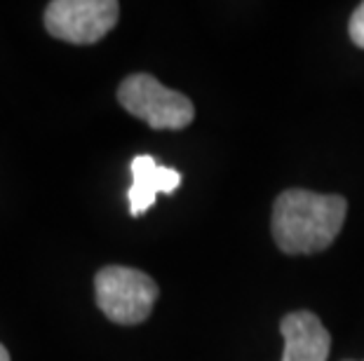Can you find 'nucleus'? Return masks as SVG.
Wrapping results in <instances>:
<instances>
[{"mask_svg": "<svg viewBox=\"0 0 364 361\" xmlns=\"http://www.w3.org/2000/svg\"><path fill=\"white\" fill-rule=\"evenodd\" d=\"M348 202L341 195H320L291 188L273 206V237L284 253H317L331 247L346 223Z\"/></svg>", "mask_w": 364, "mask_h": 361, "instance_id": "nucleus-1", "label": "nucleus"}, {"mask_svg": "<svg viewBox=\"0 0 364 361\" xmlns=\"http://www.w3.org/2000/svg\"><path fill=\"white\" fill-rule=\"evenodd\" d=\"M99 310L115 324L134 326L149 319L160 291L149 274L125 265L102 267L95 277Z\"/></svg>", "mask_w": 364, "mask_h": 361, "instance_id": "nucleus-2", "label": "nucleus"}, {"mask_svg": "<svg viewBox=\"0 0 364 361\" xmlns=\"http://www.w3.org/2000/svg\"><path fill=\"white\" fill-rule=\"evenodd\" d=\"M118 101L134 118L149 122L153 129H183L196 118L191 99L167 89L149 73H134L120 82Z\"/></svg>", "mask_w": 364, "mask_h": 361, "instance_id": "nucleus-3", "label": "nucleus"}, {"mask_svg": "<svg viewBox=\"0 0 364 361\" xmlns=\"http://www.w3.org/2000/svg\"><path fill=\"white\" fill-rule=\"evenodd\" d=\"M115 0H52L45 10V28L71 45H95L118 24Z\"/></svg>", "mask_w": 364, "mask_h": 361, "instance_id": "nucleus-4", "label": "nucleus"}, {"mask_svg": "<svg viewBox=\"0 0 364 361\" xmlns=\"http://www.w3.org/2000/svg\"><path fill=\"white\" fill-rule=\"evenodd\" d=\"M284 338L282 361H327L331 335L322 319L308 310L287 314L280 324Z\"/></svg>", "mask_w": 364, "mask_h": 361, "instance_id": "nucleus-5", "label": "nucleus"}, {"mask_svg": "<svg viewBox=\"0 0 364 361\" xmlns=\"http://www.w3.org/2000/svg\"><path fill=\"white\" fill-rule=\"evenodd\" d=\"M132 186L127 190V202L132 216H141L153 206L160 193H174L181 186V174L172 167L160 165L151 155H136L132 160Z\"/></svg>", "mask_w": 364, "mask_h": 361, "instance_id": "nucleus-6", "label": "nucleus"}, {"mask_svg": "<svg viewBox=\"0 0 364 361\" xmlns=\"http://www.w3.org/2000/svg\"><path fill=\"white\" fill-rule=\"evenodd\" d=\"M348 30H350V40L358 45V48L364 50V3L358 5V10L353 12Z\"/></svg>", "mask_w": 364, "mask_h": 361, "instance_id": "nucleus-7", "label": "nucleus"}, {"mask_svg": "<svg viewBox=\"0 0 364 361\" xmlns=\"http://www.w3.org/2000/svg\"><path fill=\"white\" fill-rule=\"evenodd\" d=\"M0 361H10V352H7L3 345H0Z\"/></svg>", "mask_w": 364, "mask_h": 361, "instance_id": "nucleus-8", "label": "nucleus"}]
</instances>
